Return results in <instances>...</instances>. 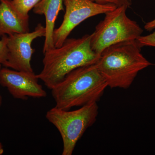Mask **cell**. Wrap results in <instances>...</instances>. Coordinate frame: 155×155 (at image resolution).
I'll return each mask as SVG.
<instances>
[{
    "label": "cell",
    "instance_id": "6da1fadb",
    "mask_svg": "<svg viewBox=\"0 0 155 155\" xmlns=\"http://www.w3.org/2000/svg\"><path fill=\"white\" fill-rule=\"evenodd\" d=\"M136 40L115 44L102 52L96 65L108 86L129 88L139 72L151 65Z\"/></svg>",
    "mask_w": 155,
    "mask_h": 155
},
{
    "label": "cell",
    "instance_id": "7a4b0ae2",
    "mask_svg": "<svg viewBox=\"0 0 155 155\" xmlns=\"http://www.w3.org/2000/svg\"><path fill=\"white\" fill-rule=\"evenodd\" d=\"M91 34L80 38H67L62 46L44 53L43 67L39 79L51 90L72 70L96 64L99 56L91 46Z\"/></svg>",
    "mask_w": 155,
    "mask_h": 155
},
{
    "label": "cell",
    "instance_id": "3957f363",
    "mask_svg": "<svg viewBox=\"0 0 155 155\" xmlns=\"http://www.w3.org/2000/svg\"><path fill=\"white\" fill-rule=\"evenodd\" d=\"M108 84L96 63L72 70L51 89L55 107L65 110L97 102Z\"/></svg>",
    "mask_w": 155,
    "mask_h": 155
},
{
    "label": "cell",
    "instance_id": "277c9868",
    "mask_svg": "<svg viewBox=\"0 0 155 155\" xmlns=\"http://www.w3.org/2000/svg\"><path fill=\"white\" fill-rule=\"evenodd\" d=\"M98 114L97 102L69 111L55 107L47 112L46 118L58 129L63 142V155H72L78 141L93 125Z\"/></svg>",
    "mask_w": 155,
    "mask_h": 155
},
{
    "label": "cell",
    "instance_id": "5b68a950",
    "mask_svg": "<svg viewBox=\"0 0 155 155\" xmlns=\"http://www.w3.org/2000/svg\"><path fill=\"white\" fill-rule=\"evenodd\" d=\"M128 8L117 7L105 14L104 19L96 25L91 34L92 49L98 56L106 48L115 44L136 40L141 36L142 28L126 15Z\"/></svg>",
    "mask_w": 155,
    "mask_h": 155
},
{
    "label": "cell",
    "instance_id": "8992f818",
    "mask_svg": "<svg viewBox=\"0 0 155 155\" xmlns=\"http://www.w3.org/2000/svg\"><path fill=\"white\" fill-rule=\"evenodd\" d=\"M65 13L61 25L54 29L53 42L55 48L62 46L72 30L81 22L96 15L105 14L117 8L113 4L101 5L94 0H64Z\"/></svg>",
    "mask_w": 155,
    "mask_h": 155
},
{
    "label": "cell",
    "instance_id": "52a82bcc",
    "mask_svg": "<svg viewBox=\"0 0 155 155\" xmlns=\"http://www.w3.org/2000/svg\"><path fill=\"white\" fill-rule=\"evenodd\" d=\"M45 28L39 23L31 32L8 36V58L4 66L17 71L33 72L31 61L35 50L31 44L37 38L45 35Z\"/></svg>",
    "mask_w": 155,
    "mask_h": 155
},
{
    "label": "cell",
    "instance_id": "ba28073f",
    "mask_svg": "<svg viewBox=\"0 0 155 155\" xmlns=\"http://www.w3.org/2000/svg\"><path fill=\"white\" fill-rule=\"evenodd\" d=\"M38 80L34 72L17 71L7 67L0 69V84L7 88L12 96L18 99L46 97V92L38 83Z\"/></svg>",
    "mask_w": 155,
    "mask_h": 155
},
{
    "label": "cell",
    "instance_id": "9c48e42d",
    "mask_svg": "<svg viewBox=\"0 0 155 155\" xmlns=\"http://www.w3.org/2000/svg\"><path fill=\"white\" fill-rule=\"evenodd\" d=\"M28 19L18 13L11 4V0H1L0 36L28 32Z\"/></svg>",
    "mask_w": 155,
    "mask_h": 155
},
{
    "label": "cell",
    "instance_id": "30bf717a",
    "mask_svg": "<svg viewBox=\"0 0 155 155\" xmlns=\"http://www.w3.org/2000/svg\"><path fill=\"white\" fill-rule=\"evenodd\" d=\"M64 0H41L33 8V12L45 17V35L43 52L55 48L53 34L59 12L64 10Z\"/></svg>",
    "mask_w": 155,
    "mask_h": 155
},
{
    "label": "cell",
    "instance_id": "8fae6325",
    "mask_svg": "<svg viewBox=\"0 0 155 155\" xmlns=\"http://www.w3.org/2000/svg\"><path fill=\"white\" fill-rule=\"evenodd\" d=\"M41 0H11L14 8L22 17L29 19L28 12L33 8Z\"/></svg>",
    "mask_w": 155,
    "mask_h": 155
},
{
    "label": "cell",
    "instance_id": "7c38bea8",
    "mask_svg": "<svg viewBox=\"0 0 155 155\" xmlns=\"http://www.w3.org/2000/svg\"><path fill=\"white\" fill-rule=\"evenodd\" d=\"M8 36L3 35L0 40V64L4 65L8 58Z\"/></svg>",
    "mask_w": 155,
    "mask_h": 155
},
{
    "label": "cell",
    "instance_id": "4fadbf2b",
    "mask_svg": "<svg viewBox=\"0 0 155 155\" xmlns=\"http://www.w3.org/2000/svg\"><path fill=\"white\" fill-rule=\"evenodd\" d=\"M137 41L141 47L144 46L155 47V30L153 32L146 36H140Z\"/></svg>",
    "mask_w": 155,
    "mask_h": 155
},
{
    "label": "cell",
    "instance_id": "5bb4252c",
    "mask_svg": "<svg viewBox=\"0 0 155 155\" xmlns=\"http://www.w3.org/2000/svg\"><path fill=\"white\" fill-rule=\"evenodd\" d=\"M95 2L101 5L113 4L117 7L125 6L129 8L132 5V0H94Z\"/></svg>",
    "mask_w": 155,
    "mask_h": 155
},
{
    "label": "cell",
    "instance_id": "9a60e30c",
    "mask_svg": "<svg viewBox=\"0 0 155 155\" xmlns=\"http://www.w3.org/2000/svg\"><path fill=\"white\" fill-rule=\"evenodd\" d=\"M144 28L149 31H151L153 29H155V19L152 21L147 22L144 25Z\"/></svg>",
    "mask_w": 155,
    "mask_h": 155
},
{
    "label": "cell",
    "instance_id": "2e32d148",
    "mask_svg": "<svg viewBox=\"0 0 155 155\" xmlns=\"http://www.w3.org/2000/svg\"><path fill=\"white\" fill-rule=\"evenodd\" d=\"M4 152V150L3 149L2 145L0 143V155H2Z\"/></svg>",
    "mask_w": 155,
    "mask_h": 155
},
{
    "label": "cell",
    "instance_id": "e0dca14e",
    "mask_svg": "<svg viewBox=\"0 0 155 155\" xmlns=\"http://www.w3.org/2000/svg\"><path fill=\"white\" fill-rule=\"evenodd\" d=\"M1 68H2V65L0 64V69H1ZM2 97H1V95H0V106H1V105H2Z\"/></svg>",
    "mask_w": 155,
    "mask_h": 155
},
{
    "label": "cell",
    "instance_id": "ac0fdd59",
    "mask_svg": "<svg viewBox=\"0 0 155 155\" xmlns=\"http://www.w3.org/2000/svg\"><path fill=\"white\" fill-rule=\"evenodd\" d=\"M0 3H1V0H0Z\"/></svg>",
    "mask_w": 155,
    "mask_h": 155
}]
</instances>
